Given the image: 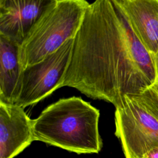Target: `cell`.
<instances>
[{"instance_id": "6da1fadb", "label": "cell", "mask_w": 158, "mask_h": 158, "mask_svg": "<svg viewBox=\"0 0 158 158\" xmlns=\"http://www.w3.org/2000/svg\"><path fill=\"white\" fill-rule=\"evenodd\" d=\"M154 56L142 44L115 0H95L88 6L74 38L61 87L120 105L126 94L156 83Z\"/></svg>"}, {"instance_id": "7a4b0ae2", "label": "cell", "mask_w": 158, "mask_h": 158, "mask_svg": "<svg viewBox=\"0 0 158 158\" xmlns=\"http://www.w3.org/2000/svg\"><path fill=\"white\" fill-rule=\"evenodd\" d=\"M99 111L80 97L60 99L32 120L34 141L77 154L98 153L102 141Z\"/></svg>"}, {"instance_id": "3957f363", "label": "cell", "mask_w": 158, "mask_h": 158, "mask_svg": "<svg viewBox=\"0 0 158 158\" xmlns=\"http://www.w3.org/2000/svg\"><path fill=\"white\" fill-rule=\"evenodd\" d=\"M116 136L125 158H143L158 147V86L126 94L115 107Z\"/></svg>"}, {"instance_id": "277c9868", "label": "cell", "mask_w": 158, "mask_h": 158, "mask_svg": "<svg viewBox=\"0 0 158 158\" xmlns=\"http://www.w3.org/2000/svg\"><path fill=\"white\" fill-rule=\"evenodd\" d=\"M89 4L86 0L58 1L20 46L22 69L42 60L74 38Z\"/></svg>"}, {"instance_id": "5b68a950", "label": "cell", "mask_w": 158, "mask_h": 158, "mask_svg": "<svg viewBox=\"0 0 158 158\" xmlns=\"http://www.w3.org/2000/svg\"><path fill=\"white\" fill-rule=\"evenodd\" d=\"M73 41L74 38L67 40L42 60L22 69L14 104L25 108L38 102L61 88L70 60Z\"/></svg>"}, {"instance_id": "8992f818", "label": "cell", "mask_w": 158, "mask_h": 158, "mask_svg": "<svg viewBox=\"0 0 158 158\" xmlns=\"http://www.w3.org/2000/svg\"><path fill=\"white\" fill-rule=\"evenodd\" d=\"M57 0H0V35L20 46Z\"/></svg>"}, {"instance_id": "52a82bcc", "label": "cell", "mask_w": 158, "mask_h": 158, "mask_svg": "<svg viewBox=\"0 0 158 158\" xmlns=\"http://www.w3.org/2000/svg\"><path fill=\"white\" fill-rule=\"evenodd\" d=\"M24 108L0 102V158H14L34 141Z\"/></svg>"}, {"instance_id": "ba28073f", "label": "cell", "mask_w": 158, "mask_h": 158, "mask_svg": "<svg viewBox=\"0 0 158 158\" xmlns=\"http://www.w3.org/2000/svg\"><path fill=\"white\" fill-rule=\"evenodd\" d=\"M131 28L153 56L158 52V0H115Z\"/></svg>"}, {"instance_id": "9c48e42d", "label": "cell", "mask_w": 158, "mask_h": 158, "mask_svg": "<svg viewBox=\"0 0 158 158\" xmlns=\"http://www.w3.org/2000/svg\"><path fill=\"white\" fill-rule=\"evenodd\" d=\"M20 46L0 35V102L14 104L22 67Z\"/></svg>"}, {"instance_id": "30bf717a", "label": "cell", "mask_w": 158, "mask_h": 158, "mask_svg": "<svg viewBox=\"0 0 158 158\" xmlns=\"http://www.w3.org/2000/svg\"><path fill=\"white\" fill-rule=\"evenodd\" d=\"M143 158H158V147L149 151Z\"/></svg>"}, {"instance_id": "8fae6325", "label": "cell", "mask_w": 158, "mask_h": 158, "mask_svg": "<svg viewBox=\"0 0 158 158\" xmlns=\"http://www.w3.org/2000/svg\"><path fill=\"white\" fill-rule=\"evenodd\" d=\"M154 62H155V68H156V83L158 86V52L154 56Z\"/></svg>"}, {"instance_id": "7c38bea8", "label": "cell", "mask_w": 158, "mask_h": 158, "mask_svg": "<svg viewBox=\"0 0 158 158\" xmlns=\"http://www.w3.org/2000/svg\"><path fill=\"white\" fill-rule=\"evenodd\" d=\"M57 1H60V0H57Z\"/></svg>"}]
</instances>
